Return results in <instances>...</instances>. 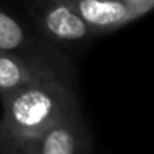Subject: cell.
<instances>
[{
    "mask_svg": "<svg viewBox=\"0 0 154 154\" xmlns=\"http://www.w3.org/2000/svg\"><path fill=\"white\" fill-rule=\"evenodd\" d=\"M0 100L4 109L0 124L5 154H20L25 143L66 113L80 108L75 83L65 80L35 81Z\"/></svg>",
    "mask_w": 154,
    "mask_h": 154,
    "instance_id": "1",
    "label": "cell"
},
{
    "mask_svg": "<svg viewBox=\"0 0 154 154\" xmlns=\"http://www.w3.org/2000/svg\"><path fill=\"white\" fill-rule=\"evenodd\" d=\"M28 14L35 28L61 48L85 47L96 38L68 0H32Z\"/></svg>",
    "mask_w": 154,
    "mask_h": 154,
    "instance_id": "2",
    "label": "cell"
},
{
    "mask_svg": "<svg viewBox=\"0 0 154 154\" xmlns=\"http://www.w3.org/2000/svg\"><path fill=\"white\" fill-rule=\"evenodd\" d=\"M91 151L93 139L81 108H78L25 143L20 154H88Z\"/></svg>",
    "mask_w": 154,
    "mask_h": 154,
    "instance_id": "3",
    "label": "cell"
},
{
    "mask_svg": "<svg viewBox=\"0 0 154 154\" xmlns=\"http://www.w3.org/2000/svg\"><path fill=\"white\" fill-rule=\"evenodd\" d=\"M42 80H65L75 83L73 63L0 51V98Z\"/></svg>",
    "mask_w": 154,
    "mask_h": 154,
    "instance_id": "4",
    "label": "cell"
},
{
    "mask_svg": "<svg viewBox=\"0 0 154 154\" xmlns=\"http://www.w3.org/2000/svg\"><path fill=\"white\" fill-rule=\"evenodd\" d=\"M0 51L53 61H71L66 51L45 38L32 22L0 8Z\"/></svg>",
    "mask_w": 154,
    "mask_h": 154,
    "instance_id": "5",
    "label": "cell"
},
{
    "mask_svg": "<svg viewBox=\"0 0 154 154\" xmlns=\"http://www.w3.org/2000/svg\"><path fill=\"white\" fill-rule=\"evenodd\" d=\"M96 37L111 33L141 15L124 0H68Z\"/></svg>",
    "mask_w": 154,
    "mask_h": 154,
    "instance_id": "6",
    "label": "cell"
},
{
    "mask_svg": "<svg viewBox=\"0 0 154 154\" xmlns=\"http://www.w3.org/2000/svg\"><path fill=\"white\" fill-rule=\"evenodd\" d=\"M124 2L129 4L141 17H143L144 14H147V12L154 7V0H124Z\"/></svg>",
    "mask_w": 154,
    "mask_h": 154,
    "instance_id": "7",
    "label": "cell"
},
{
    "mask_svg": "<svg viewBox=\"0 0 154 154\" xmlns=\"http://www.w3.org/2000/svg\"><path fill=\"white\" fill-rule=\"evenodd\" d=\"M0 154H5V146H4V133H2V124H0Z\"/></svg>",
    "mask_w": 154,
    "mask_h": 154,
    "instance_id": "8",
    "label": "cell"
}]
</instances>
